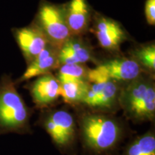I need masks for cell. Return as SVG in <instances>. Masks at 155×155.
Wrapping results in <instances>:
<instances>
[{
  "mask_svg": "<svg viewBox=\"0 0 155 155\" xmlns=\"http://www.w3.org/2000/svg\"><path fill=\"white\" fill-rule=\"evenodd\" d=\"M78 138L83 155H115L129 134V127L116 114L74 108Z\"/></svg>",
  "mask_w": 155,
  "mask_h": 155,
  "instance_id": "1",
  "label": "cell"
},
{
  "mask_svg": "<svg viewBox=\"0 0 155 155\" xmlns=\"http://www.w3.org/2000/svg\"><path fill=\"white\" fill-rule=\"evenodd\" d=\"M120 108L127 121L134 124L154 123L155 85L152 77L141 74L122 85L119 94Z\"/></svg>",
  "mask_w": 155,
  "mask_h": 155,
  "instance_id": "2",
  "label": "cell"
},
{
  "mask_svg": "<svg viewBox=\"0 0 155 155\" xmlns=\"http://www.w3.org/2000/svg\"><path fill=\"white\" fill-rule=\"evenodd\" d=\"M32 114L33 111L17 91L11 77L3 75L0 80V135L32 134Z\"/></svg>",
  "mask_w": 155,
  "mask_h": 155,
  "instance_id": "3",
  "label": "cell"
},
{
  "mask_svg": "<svg viewBox=\"0 0 155 155\" xmlns=\"http://www.w3.org/2000/svg\"><path fill=\"white\" fill-rule=\"evenodd\" d=\"M37 124L50 136L62 154H77L78 138L74 114L66 108H46L41 110Z\"/></svg>",
  "mask_w": 155,
  "mask_h": 155,
  "instance_id": "4",
  "label": "cell"
},
{
  "mask_svg": "<svg viewBox=\"0 0 155 155\" xmlns=\"http://www.w3.org/2000/svg\"><path fill=\"white\" fill-rule=\"evenodd\" d=\"M121 86L122 84L111 81L90 83L81 106L92 111L116 114L121 111L119 94Z\"/></svg>",
  "mask_w": 155,
  "mask_h": 155,
  "instance_id": "5",
  "label": "cell"
},
{
  "mask_svg": "<svg viewBox=\"0 0 155 155\" xmlns=\"http://www.w3.org/2000/svg\"><path fill=\"white\" fill-rule=\"evenodd\" d=\"M142 73L143 69L134 60L115 58L89 69L88 81L90 83L111 81L124 85L137 78Z\"/></svg>",
  "mask_w": 155,
  "mask_h": 155,
  "instance_id": "6",
  "label": "cell"
},
{
  "mask_svg": "<svg viewBox=\"0 0 155 155\" xmlns=\"http://www.w3.org/2000/svg\"><path fill=\"white\" fill-rule=\"evenodd\" d=\"M38 25L47 38L48 43L58 50L72 37L65 20V10L58 6H41L38 15Z\"/></svg>",
  "mask_w": 155,
  "mask_h": 155,
  "instance_id": "7",
  "label": "cell"
},
{
  "mask_svg": "<svg viewBox=\"0 0 155 155\" xmlns=\"http://www.w3.org/2000/svg\"><path fill=\"white\" fill-rule=\"evenodd\" d=\"M35 108L41 110L49 108L61 95V84L51 73L38 77L28 86Z\"/></svg>",
  "mask_w": 155,
  "mask_h": 155,
  "instance_id": "8",
  "label": "cell"
},
{
  "mask_svg": "<svg viewBox=\"0 0 155 155\" xmlns=\"http://www.w3.org/2000/svg\"><path fill=\"white\" fill-rule=\"evenodd\" d=\"M14 35L28 65L48 44L47 38L38 24L17 29Z\"/></svg>",
  "mask_w": 155,
  "mask_h": 155,
  "instance_id": "9",
  "label": "cell"
},
{
  "mask_svg": "<svg viewBox=\"0 0 155 155\" xmlns=\"http://www.w3.org/2000/svg\"><path fill=\"white\" fill-rule=\"evenodd\" d=\"M59 50L48 43L37 57L28 65L26 71L16 81L17 83L29 81L35 77L50 73L58 69L61 64L58 58Z\"/></svg>",
  "mask_w": 155,
  "mask_h": 155,
  "instance_id": "10",
  "label": "cell"
},
{
  "mask_svg": "<svg viewBox=\"0 0 155 155\" xmlns=\"http://www.w3.org/2000/svg\"><path fill=\"white\" fill-rule=\"evenodd\" d=\"M96 35L100 45L109 50H117L125 38L124 31L119 23L105 17L97 22Z\"/></svg>",
  "mask_w": 155,
  "mask_h": 155,
  "instance_id": "11",
  "label": "cell"
},
{
  "mask_svg": "<svg viewBox=\"0 0 155 155\" xmlns=\"http://www.w3.org/2000/svg\"><path fill=\"white\" fill-rule=\"evenodd\" d=\"M92 52L83 40L71 37L60 48V64H85L92 59Z\"/></svg>",
  "mask_w": 155,
  "mask_h": 155,
  "instance_id": "12",
  "label": "cell"
},
{
  "mask_svg": "<svg viewBox=\"0 0 155 155\" xmlns=\"http://www.w3.org/2000/svg\"><path fill=\"white\" fill-rule=\"evenodd\" d=\"M64 10L71 36H78L86 32L89 22V9L86 0H72Z\"/></svg>",
  "mask_w": 155,
  "mask_h": 155,
  "instance_id": "13",
  "label": "cell"
},
{
  "mask_svg": "<svg viewBox=\"0 0 155 155\" xmlns=\"http://www.w3.org/2000/svg\"><path fill=\"white\" fill-rule=\"evenodd\" d=\"M116 155H155L154 127L131 138Z\"/></svg>",
  "mask_w": 155,
  "mask_h": 155,
  "instance_id": "14",
  "label": "cell"
},
{
  "mask_svg": "<svg viewBox=\"0 0 155 155\" xmlns=\"http://www.w3.org/2000/svg\"><path fill=\"white\" fill-rule=\"evenodd\" d=\"M61 95L63 101L75 108L81 105L90 83L88 81H75L62 83Z\"/></svg>",
  "mask_w": 155,
  "mask_h": 155,
  "instance_id": "15",
  "label": "cell"
},
{
  "mask_svg": "<svg viewBox=\"0 0 155 155\" xmlns=\"http://www.w3.org/2000/svg\"><path fill=\"white\" fill-rule=\"evenodd\" d=\"M89 69L84 64H65L58 68L56 78L59 82L88 81Z\"/></svg>",
  "mask_w": 155,
  "mask_h": 155,
  "instance_id": "16",
  "label": "cell"
},
{
  "mask_svg": "<svg viewBox=\"0 0 155 155\" xmlns=\"http://www.w3.org/2000/svg\"><path fill=\"white\" fill-rule=\"evenodd\" d=\"M132 60L137 62L142 69H146L150 73H154L155 71V46L151 45L135 50Z\"/></svg>",
  "mask_w": 155,
  "mask_h": 155,
  "instance_id": "17",
  "label": "cell"
},
{
  "mask_svg": "<svg viewBox=\"0 0 155 155\" xmlns=\"http://www.w3.org/2000/svg\"><path fill=\"white\" fill-rule=\"evenodd\" d=\"M145 15L147 22L151 25L155 24V0H147L145 4Z\"/></svg>",
  "mask_w": 155,
  "mask_h": 155,
  "instance_id": "18",
  "label": "cell"
}]
</instances>
